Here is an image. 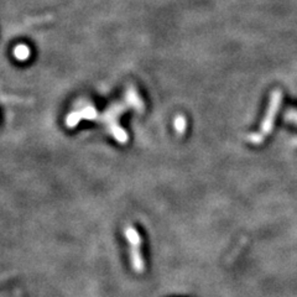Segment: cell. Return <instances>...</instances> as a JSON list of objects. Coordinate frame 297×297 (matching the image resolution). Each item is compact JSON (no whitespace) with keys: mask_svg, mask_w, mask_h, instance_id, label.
Instances as JSON below:
<instances>
[{"mask_svg":"<svg viewBox=\"0 0 297 297\" xmlns=\"http://www.w3.org/2000/svg\"><path fill=\"white\" fill-rule=\"evenodd\" d=\"M282 102V93L280 89H275L271 93L270 102H269L268 111H266L265 117H264L263 123L260 125V130L258 133L252 134L249 136V140L253 144H261L266 136L271 133L272 128H274L275 118H276L277 113H279L280 106Z\"/></svg>","mask_w":297,"mask_h":297,"instance_id":"obj_1","label":"cell"},{"mask_svg":"<svg viewBox=\"0 0 297 297\" xmlns=\"http://www.w3.org/2000/svg\"><path fill=\"white\" fill-rule=\"evenodd\" d=\"M125 236L131 245L130 247L131 266H133L134 271L137 272V274H142L145 270V264H144V259H142L141 250H140V244H141L140 235L137 234L135 228L128 227L125 229Z\"/></svg>","mask_w":297,"mask_h":297,"instance_id":"obj_2","label":"cell"},{"mask_svg":"<svg viewBox=\"0 0 297 297\" xmlns=\"http://www.w3.org/2000/svg\"><path fill=\"white\" fill-rule=\"evenodd\" d=\"M175 129L178 134H183L186 130V119L183 117H177L175 119Z\"/></svg>","mask_w":297,"mask_h":297,"instance_id":"obj_3","label":"cell"}]
</instances>
